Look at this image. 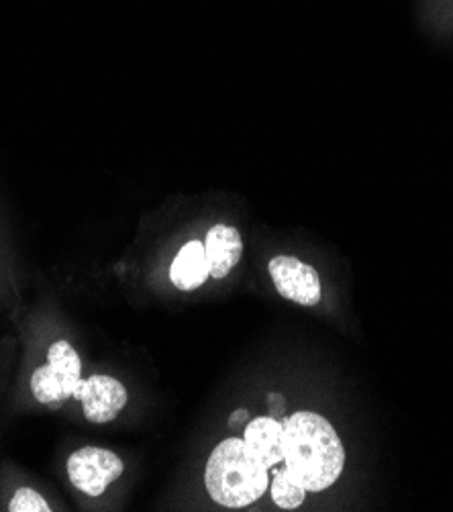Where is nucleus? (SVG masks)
I'll list each match as a JSON object with an SVG mask.
<instances>
[{
    "instance_id": "1",
    "label": "nucleus",
    "mask_w": 453,
    "mask_h": 512,
    "mask_svg": "<svg viewBox=\"0 0 453 512\" xmlns=\"http://www.w3.org/2000/svg\"><path fill=\"white\" fill-rule=\"evenodd\" d=\"M284 468L307 492L333 486L345 466V449L331 423L317 413H294L282 421Z\"/></svg>"
},
{
    "instance_id": "2",
    "label": "nucleus",
    "mask_w": 453,
    "mask_h": 512,
    "mask_svg": "<svg viewBox=\"0 0 453 512\" xmlns=\"http://www.w3.org/2000/svg\"><path fill=\"white\" fill-rule=\"evenodd\" d=\"M205 484L211 498L227 508H243L260 500L270 484L268 468L243 439L221 441L211 453Z\"/></svg>"
},
{
    "instance_id": "3",
    "label": "nucleus",
    "mask_w": 453,
    "mask_h": 512,
    "mask_svg": "<svg viewBox=\"0 0 453 512\" xmlns=\"http://www.w3.org/2000/svg\"><path fill=\"white\" fill-rule=\"evenodd\" d=\"M80 382V355L68 341H56L47 349V364L31 372L29 388L39 404H58L74 398Z\"/></svg>"
},
{
    "instance_id": "4",
    "label": "nucleus",
    "mask_w": 453,
    "mask_h": 512,
    "mask_svg": "<svg viewBox=\"0 0 453 512\" xmlns=\"http://www.w3.org/2000/svg\"><path fill=\"white\" fill-rule=\"evenodd\" d=\"M68 478L70 484L90 498H98L107 488L123 476V459L103 447L86 445L76 449L68 457Z\"/></svg>"
},
{
    "instance_id": "5",
    "label": "nucleus",
    "mask_w": 453,
    "mask_h": 512,
    "mask_svg": "<svg viewBox=\"0 0 453 512\" xmlns=\"http://www.w3.org/2000/svg\"><path fill=\"white\" fill-rule=\"evenodd\" d=\"M74 398L82 402L86 421L94 425H105L121 415L129 402V392L117 378L96 374L80 382Z\"/></svg>"
},
{
    "instance_id": "6",
    "label": "nucleus",
    "mask_w": 453,
    "mask_h": 512,
    "mask_svg": "<svg viewBox=\"0 0 453 512\" xmlns=\"http://www.w3.org/2000/svg\"><path fill=\"white\" fill-rule=\"evenodd\" d=\"M270 278L280 296L302 306H315L321 302L323 286L317 270L292 255H276L268 264Z\"/></svg>"
},
{
    "instance_id": "7",
    "label": "nucleus",
    "mask_w": 453,
    "mask_h": 512,
    "mask_svg": "<svg viewBox=\"0 0 453 512\" xmlns=\"http://www.w3.org/2000/svg\"><path fill=\"white\" fill-rule=\"evenodd\" d=\"M243 441L268 470L284 462V427L278 419L258 417L249 421L243 431Z\"/></svg>"
},
{
    "instance_id": "8",
    "label": "nucleus",
    "mask_w": 453,
    "mask_h": 512,
    "mask_svg": "<svg viewBox=\"0 0 453 512\" xmlns=\"http://www.w3.org/2000/svg\"><path fill=\"white\" fill-rule=\"evenodd\" d=\"M207 260L211 266V278L223 280L239 264L243 255V239L231 225H215L205 239Z\"/></svg>"
},
{
    "instance_id": "9",
    "label": "nucleus",
    "mask_w": 453,
    "mask_h": 512,
    "mask_svg": "<svg viewBox=\"0 0 453 512\" xmlns=\"http://www.w3.org/2000/svg\"><path fill=\"white\" fill-rule=\"evenodd\" d=\"M211 276V266L203 241H188L170 268V280L178 290L190 292L203 286Z\"/></svg>"
},
{
    "instance_id": "10",
    "label": "nucleus",
    "mask_w": 453,
    "mask_h": 512,
    "mask_svg": "<svg viewBox=\"0 0 453 512\" xmlns=\"http://www.w3.org/2000/svg\"><path fill=\"white\" fill-rule=\"evenodd\" d=\"M305 498L307 490L290 478L286 468L276 470V476L272 480V500L276 502V506L284 510H294L305 502Z\"/></svg>"
},
{
    "instance_id": "11",
    "label": "nucleus",
    "mask_w": 453,
    "mask_h": 512,
    "mask_svg": "<svg viewBox=\"0 0 453 512\" xmlns=\"http://www.w3.org/2000/svg\"><path fill=\"white\" fill-rule=\"evenodd\" d=\"M5 510L9 512H49V502L43 498L41 492L29 486H19L7 498Z\"/></svg>"
},
{
    "instance_id": "12",
    "label": "nucleus",
    "mask_w": 453,
    "mask_h": 512,
    "mask_svg": "<svg viewBox=\"0 0 453 512\" xmlns=\"http://www.w3.org/2000/svg\"><path fill=\"white\" fill-rule=\"evenodd\" d=\"M268 406H270V411H272V417L274 419H282L284 417V411H286V400H284V396L282 394H278V392H272V394H268Z\"/></svg>"
},
{
    "instance_id": "13",
    "label": "nucleus",
    "mask_w": 453,
    "mask_h": 512,
    "mask_svg": "<svg viewBox=\"0 0 453 512\" xmlns=\"http://www.w3.org/2000/svg\"><path fill=\"white\" fill-rule=\"evenodd\" d=\"M247 419H249V413L245 411V408H237V411L229 417V425H231V427H237V425L247 423Z\"/></svg>"
}]
</instances>
